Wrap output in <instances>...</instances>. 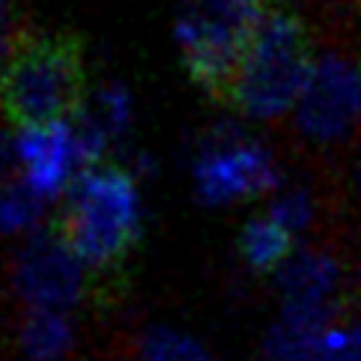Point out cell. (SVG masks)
Instances as JSON below:
<instances>
[{"mask_svg":"<svg viewBox=\"0 0 361 361\" xmlns=\"http://www.w3.org/2000/svg\"><path fill=\"white\" fill-rule=\"evenodd\" d=\"M287 4L290 6H314L322 16H334V4H338V0H287Z\"/></svg>","mask_w":361,"mask_h":361,"instance_id":"17","label":"cell"},{"mask_svg":"<svg viewBox=\"0 0 361 361\" xmlns=\"http://www.w3.org/2000/svg\"><path fill=\"white\" fill-rule=\"evenodd\" d=\"M6 167H9V147H6L4 135H0V176L6 173Z\"/></svg>","mask_w":361,"mask_h":361,"instance_id":"18","label":"cell"},{"mask_svg":"<svg viewBox=\"0 0 361 361\" xmlns=\"http://www.w3.org/2000/svg\"><path fill=\"white\" fill-rule=\"evenodd\" d=\"M275 188L278 164L260 140L248 137L233 123H221L206 135L195 159V191L203 203L221 206Z\"/></svg>","mask_w":361,"mask_h":361,"instance_id":"6","label":"cell"},{"mask_svg":"<svg viewBox=\"0 0 361 361\" xmlns=\"http://www.w3.org/2000/svg\"><path fill=\"white\" fill-rule=\"evenodd\" d=\"M24 361H63L75 346V326L66 311L57 307H30L18 331Z\"/></svg>","mask_w":361,"mask_h":361,"instance_id":"10","label":"cell"},{"mask_svg":"<svg viewBox=\"0 0 361 361\" xmlns=\"http://www.w3.org/2000/svg\"><path fill=\"white\" fill-rule=\"evenodd\" d=\"M290 117L302 144L317 149L346 147L361 132V54L350 48L341 24H334V33L326 27L311 78Z\"/></svg>","mask_w":361,"mask_h":361,"instance_id":"5","label":"cell"},{"mask_svg":"<svg viewBox=\"0 0 361 361\" xmlns=\"http://www.w3.org/2000/svg\"><path fill=\"white\" fill-rule=\"evenodd\" d=\"M57 230L84 266L102 272L120 266L144 233L135 176L117 164L84 167L69 183Z\"/></svg>","mask_w":361,"mask_h":361,"instance_id":"3","label":"cell"},{"mask_svg":"<svg viewBox=\"0 0 361 361\" xmlns=\"http://www.w3.org/2000/svg\"><path fill=\"white\" fill-rule=\"evenodd\" d=\"M137 361H212L206 346L185 331L171 326H152L140 334Z\"/></svg>","mask_w":361,"mask_h":361,"instance_id":"12","label":"cell"},{"mask_svg":"<svg viewBox=\"0 0 361 361\" xmlns=\"http://www.w3.org/2000/svg\"><path fill=\"white\" fill-rule=\"evenodd\" d=\"M358 16H361V0H358Z\"/></svg>","mask_w":361,"mask_h":361,"instance_id":"19","label":"cell"},{"mask_svg":"<svg viewBox=\"0 0 361 361\" xmlns=\"http://www.w3.org/2000/svg\"><path fill=\"white\" fill-rule=\"evenodd\" d=\"M84 260L57 227L36 230L12 263V290L30 307H66L84 295Z\"/></svg>","mask_w":361,"mask_h":361,"instance_id":"7","label":"cell"},{"mask_svg":"<svg viewBox=\"0 0 361 361\" xmlns=\"http://www.w3.org/2000/svg\"><path fill=\"white\" fill-rule=\"evenodd\" d=\"M16 156L24 167V179L42 197L60 195L69 185L75 164H81L72 123L21 128V135L16 140Z\"/></svg>","mask_w":361,"mask_h":361,"instance_id":"8","label":"cell"},{"mask_svg":"<svg viewBox=\"0 0 361 361\" xmlns=\"http://www.w3.org/2000/svg\"><path fill=\"white\" fill-rule=\"evenodd\" d=\"M269 0H179V48L191 84L224 105Z\"/></svg>","mask_w":361,"mask_h":361,"instance_id":"4","label":"cell"},{"mask_svg":"<svg viewBox=\"0 0 361 361\" xmlns=\"http://www.w3.org/2000/svg\"><path fill=\"white\" fill-rule=\"evenodd\" d=\"M293 236H295L293 230H287L269 212L257 215L242 230V239H239L242 260L248 263L254 272H263V275L275 272L293 254Z\"/></svg>","mask_w":361,"mask_h":361,"instance_id":"11","label":"cell"},{"mask_svg":"<svg viewBox=\"0 0 361 361\" xmlns=\"http://www.w3.org/2000/svg\"><path fill=\"white\" fill-rule=\"evenodd\" d=\"M269 215L278 218V221L293 230V233H299V230H305L307 224L314 221V197L307 188H287L281 191V195L272 200V206H269Z\"/></svg>","mask_w":361,"mask_h":361,"instance_id":"14","label":"cell"},{"mask_svg":"<svg viewBox=\"0 0 361 361\" xmlns=\"http://www.w3.org/2000/svg\"><path fill=\"white\" fill-rule=\"evenodd\" d=\"M341 287V266L326 251H293L278 269V290L283 305L338 307L334 293Z\"/></svg>","mask_w":361,"mask_h":361,"instance_id":"9","label":"cell"},{"mask_svg":"<svg viewBox=\"0 0 361 361\" xmlns=\"http://www.w3.org/2000/svg\"><path fill=\"white\" fill-rule=\"evenodd\" d=\"M314 33L295 6L269 4V12L245 54L224 108L245 120L278 123L290 117L314 69Z\"/></svg>","mask_w":361,"mask_h":361,"instance_id":"2","label":"cell"},{"mask_svg":"<svg viewBox=\"0 0 361 361\" xmlns=\"http://www.w3.org/2000/svg\"><path fill=\"white\" fill-rule=\"evenodd\" d=\"M314 361H361V322L353 329H329Z\"/></svg>","mask_w":361,"mask_h":361,"instance_id":"15","label":"cell"},{"mask_svg":"<svg viewBox=\"0 0 361 361\" xmlns=\"http://www.w3.org/2000/svg\"><path fill=\"white\" fill-rule=\"evenodd\" d=\"M128 111H132V102H128L126 96V90L120 84H108V87H102L99 90V96H96V117L102 120V126L114 135H120L126 123H128Z\"/></svg>","mask_w":361,"mask_h":361,"instance_id":"16","label":"cell"},{"mask_svg":"<svg viewBox=\"0 0 361 361\" xmlns=\"http://www.w3.org/2000/svg\"><path fill=\"white\" fill-rule=\"evenodd\" d=\"M42 195L27 179L21 183H6L0 191V230L4 233H21L30 230L42 215Z\"/></svg>","mask_w":361,"mask_h":361,"instance_id":"13","label":"cell"},{"mask_svg":"<svg viewBox=\"0 0 361 361\" xmlns=\"http://www.w3.org/2000/svg\"><path fill=\"white\" fill-rule=\"evenodd\" d=\"M87 102V51L72 30L18 24L0 66V117L16 128L72 123Z\"/></svg>","mask_w":361,"mask_h":361,"instance_id":"1","label":"cell"}]
</instances>
